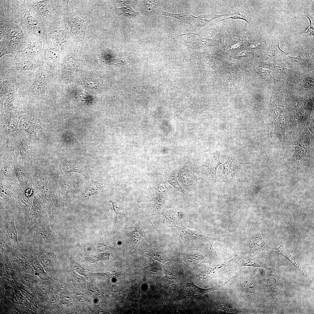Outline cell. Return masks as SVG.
<instances>
[{"label":"cell","mask_w":314,"mask_h":314,"mask_svg":"<svg viewBox=\"0 0 314 314\" xmlns=\"http://www.w3.org/2000/svg\"><path fill=\"white\" fill-rule=\"evenodd\" d=\"M36 160L25 166L28 171L29 183L35 194L41 200L49 216L55 214L59 206L53 180L49 167Z\"/></svg>","instance_id":"obj_1"},{"label":"cell","mask_w":314,"mask_h":314,"mask_svg":"<svg viewBox=\"0 0 314 314\" xmlns=\"http://www.w3.org/2000/svg\"><path fill=\"white\" fill-rule=\"evenodd\" d=\"M27 9L36 19L48 27L54 26L56 19L62 14L65 4L62 1L26 0Z\"/></svg>","instance_id":"obj_2"},{"label":"cell","mask_w":314,"mask_h":314,"mask_svg":"<svg viewBox=\"0 0 314 314\" xmlns=\"http://www.w3.org/2000/svg\"><path fill=\"white\" fill-rule=\"evenodd\" d=\"M163 215L165 218L167 226L176 228L184 242L202 245L211 249L214 241L219 238L205 236L184 226L181 221L179 213L176 209H165Z\"/></svg>","instance_id":"obj_3"},{"label":"cell","mask_w":314,"mask_h":314,"mask_svg":"<svg viewBox=\"0 0 314 314\" xmlns=\"http://www.w3.org/2000/svg\"><path fill=\"white\" fill-rule=\"evenodd\" d=\"M48 214L39 218L36 222L28 228L24 237V243L28 247L36 248L53 243L55 234L49 225Z\"/></svg>","instance_id":"obj_4"},{"label":"cell","mask_w":314,"mask_h":314,"mask_svg":"<svg viewBox=\"0 0 314 314\" xmlns=\"http://www.w3.org/2000/svg\"><path fill=\"white\" fill-rule=\"evenodd\" d=\"M26 0H21L20 24L30 42H43L48 36V27L35 18L27 9Z\"/></svg>","instance_id":"obj_5"},{"label":"cell","mask_w":314,"mask_h":314,"mask_svg":"<svg viewBox=\"0 0 314 314\" xmlns=\"http://www.w3.org/2000/svg\"><path fill=\"white\" fill-rule=\"evenodd\" d=\"M242 256L236 254L231 259L210 265L195 277V280L203 282H207L213 279L222 276L226 273L238 270L241 267Z\"/></svg>","instance_id":"obj_6"},{"label":"cell","mask_w":314,"mask_h":314,"mask_svg":"<svg viewBox=\"0 0 314 314\" xmlns=\"http://www.w3.org/2000/svg\"><path fill=\"white\" fill-rule=\"evenodd\" d=\"M0 40L15 53L27 47L30 42L26 36L19 24L10 22Z\"/></svg>","instance_id":"obj_7"},{"label":"cell","mask_w":314,"mask_h":314,"mask_svg":"<svg viewBox=\"0 0 314 314\" xmlns=\"http://www.w3.org/2000/svg\"><path fill=\"white\" fill-rule=\"evenodd\" d=\"M220 285H215L213 287L203 289L195 285L192 280L188 277L184 276L181 281L177 291L175 298L178 300L184 299H200L205 294L216 290L222 289L231 280Z\"/></svg>","instance_id":"obj_8"},{"label":"cell","mask_w":314,"mask_h":314,"mask_svg":"<svg viewBox=\"0 0 314 314\" xmlns=\"http://www.w3.org/2000/svg\"><path fill=\"white\" fill-rule=\"evenodd\" d=\"M0 203L8 206L13 211H17L21 187L0 174Z\"/></svg>","instance_id":"obj_9"},{"label":"cell","mask_w":314,"mask_h":314,"mask_svg":"<svg viewBox=\"0 0 314 314\" xmlns=\"http://www.w3.org/2000/svg\"><path fill=\"white\" fill-rule=\"evenodd\" d=\"M273 251V249L263 239L257 226L254 225L251 226L247 234L246 243L240 254L244 255L263 251L272 252Z\"/></svg>","instance_id":"obj_10"},{"label":"cell","mask_w":314,"mask_h":314,"mask_svg":"<svg viewBox=\"0 0 314 314\" xmlns=\"http://www.w3.org/2000/svg\"><path fill=\"white\" fill-rule=\"evenodd\" d=\"M20 0L0 1V25L20 23Z\"/></svg>","instance_id":"obj_11"},{"label":"cell","mask_w":314,"mask_h":314,"mask_svg":"<svg viewBox=\"0 0 314 314\" xmlns=\"http://www.w3.org/2000/svg\"><path fill=\"white\" fill-rule=\"evenodd\" d=\"M175 261L182 263L189 268H194L208 263L207 256L197 249H187L176 255Z\"/></svg>","instance_id":"obj_12"},{"label":"cell","mask_w":314,"mask_h":314,"mask_svg":"<svg viewBox=\"0 0 314 314\" xmlns=\"http://www.w3.org/2000/svg\"><path fill=\"white\" fill-rule=\"evenodd\" d=\"M191 53L196 61L199 71L203 74V79L205 80L206 74L210 69L212 68L214 71L216 70V52L214 49H211L204 52L194 50L191 52Z\"/></svg>","instance_id":"obj_13"},{"label":"cell","mask_w":314,"mask_h":314,"mask_svg":"<svg viewBox=\"0 0 314 314\" xmlns=\"http://www.w3.org/2000/svg\"><path fill=\"white\" fill-rule=\"evenodd\" d=\"M62 51L56 48L47 37L43 41L41 58L43 63H46L49 66L50 70L55 72L60 58Z\"/></svg>","instance_id":"obj_14"},{"label":"cell","mask_w":314,"mask_h":314,"mask_svg":"<svg viewBox=\"0 0 314 314\" xmlns=\"http://www.w3.org/2000/svg\"><path fill=\"white\" fill-rule=\"evenodd\" d=\"M13 138L15 145L19 151L24 166L38 159L37 154L29 140L19 134L14 135Z\"/></svg>","instance_id":"obj_15"},{"label":"cell","mask_w":314,"mask_h":314,"mask_svg":"<svg viewBox=\"0 0 314 314\" xmlns=\"http://www.w3.org/2000/svg\"><path fill=\"white\" fill-rule=\"evenodd\" d=\"M150 185L154 196L164 198L175 192L176 190L168 184L165 175L162 173L151 174Z\"/></svg>","instance_id":"obj_16"},{"label":"cell","mask_w":314,"mask_h":314,"mask_svg":"<svg viewBox=\"0 0 314 314\" xmlns=\"http://www.w3.org/2000/svg\"><path fill=\"white\" fill-rule=\"evenodd\" d=\"M21 116L17 111L2 110L1 114V133L6 136L19 129Z\"/></svg>","instance_id":"obj_17"},{"label":"cell","mask_w":314,"mask_h":314,"mask_svg":"<svg viewBox=\"0 0 314 314\" xmlns=\"http://www.w3.org/2000/svg\"><path fill=\"white\" fill-rule=\"evenodd\" d=\"M15 212L10 210L8 215L5 219L0 221V232H2L8 239L10 243V246L18 247L19 245L14 222Z\"/></svg>","instance_id":"obj_18"},{"label":"cell","mask_w":314,"mask_h":314,"mask_svg":"<svg viewBox=\"0 0 314 314\" xmlns=\"http://www.w3.org/2000/svg\"><path fill=\"white\" fill-rule=\"evenodd\" d=\"M150 220L147 218L141 217L136 223L133 226L127 229V233L130 238L129 250L131 252L135 248V245L143 237L144 230L151 225Z\"/></svg>","instance_id":"obj_19"},{"label":"cell","mask_w":314,"mask_h":314,"mask_svg":"<svg viewBox=\"0 0 314 314\" xmlns=\"http://www.w3.org/2000/svg\"><path fill=\"white\" fill-rule=\"evenodd\" d=\"M42 49L43 42H30L27 47L17 54L14 60L19 63L22 60L41 59Z\"/></svg>","instance_id":"obj_20"},{"label":"cell","mask_w":314,"mask_h":314,"mask_svg":"<svg viewBox=\"0 0 314 314\" xmlns=\"http://www.w3.org/2000/svg\"><path fill=\"white\" fill-rule=\"evenodd\" d=\"M220 152V150L214 151L210 157L203 162L201 165L202 172L208 180L212 183L216 182L217 169L219 165L222 164L219 159Z\"/></svg>","instance_id":"obj_21"},{"label":"cell","mask_w":314,"mask_h":314,"mask_svg":"<svg viewBox=\"0 0 314 314\" xmlns=\"http://www.w3.org/2000/svg\"><path fill=\"white\" fill-rule=\"evenodd\" d=\"M250 38L231 34L227 38L221 48L223 52L230 53L239 50L247 49Z\"/></svg>","instance_id":"obj_22"},{"label":"cell","mask_w":314,"mask_h":314,"mask_svg":"<svg viewBox=\"0 0 314 314\" xmlns=\"http://www.w3.org/2000/svg\"><path fill=\"white\" fill-rule=\"evenodd\" d=\"M19 129L25 131L34 137L40 135L43 132L42 124L38 119L29 116L21 118Z\"/></svg>","instance_id":"obj_23"},{"label":"cell","mask_w":314,"mask_h":314,"mask_svg":"<svg viewBox=\"0 0 314 314\" xmlns=\"http://www.w3.org/2000/svg\"><path fill=\"white\" fill-rule=\"evenodd\" d=\"M20 159H17L15 156L14 164V172L16 183L24 191L31 186L28 169L26 167L22 166L20 164Z\"/></svg>","instance_id":"obj_24"},{"label":"cell","mask_w":314,"mask_h":314,"mask_svg":"<svg viewBox=\"0 0 314 314\" xmlns=\"http://www.w3.org/2000/svg\"><path fill=\"white\" fill-rule=\"evenodd\" d=\"M212 308L213 312L217 313L233 314L239 312L233 302L226 297L219 298L213 303Z\"/></svg>","instance_id":"obj_25"},{"label":"cell","mask_w":314,"mask_h":314,"mask_svg":"<svg viewBox=\"0 0 314 314\" xmlns=\"http://www.w3.org/2000/svg\"><path fill=\"white\" fill-rule=\"evenodd\" d=\"M240 71L239 67L236 63L225 62L220 71L224 83L229 84L235 82L239 76Z\"/></svg>","instance_id":"obj_26"},{"label":"cell","mask_w":314,"mask_h":314,"mask_svg":"<svg viewBox=\"0 0 314 314\" xmlns=\"http://www.w3.org/2000/svg\"><path fill=\"white\" fill-rule=\"evenodd\" d=\"M165 264V271L168 283V290L173 296L175 297L178 289V280L175 263L173 261H170Z\"/></svg>","instance_id":"obj_27"},{"label":"cell","mask_w":314,"mask_h":314,"mask_svg":"<svg viewBox=\"0 0 314 314\" xmlns=\"http://www.w3.org/2000/svg\"><path fill=\"white\" fill-rule=\"evenodd\" d=\"M48 214L41 199L36 195L33 197L32 206L28 217L30 224L34 225L38 219Z\"/></svg>","instance_id":"obj_28"},{"label":"cell","mask_w":314,"mask_h":314,"mask_svg":"<svg viewBox=\"0 0 314 314\" xmlns=\"http://www.w3.org/2000/svg\"><path fill=\"white\" fill-rule=\"evenodd\" d=\"M163 199L159 196H154L144 207V213L149 216L163 215L166 209L165 202Z\"/></svg>","instance_id":"obj_29"},{"label":"cell","mask_w":314,"mask_h":314,"mask_svg":"<svg viewBox=\"0 0 314 314\" xmlns=\"http://www.w3.org/2000/svg\"><path fill=\"white\" fill-rule=\"evenodd\" d=\"M192 33L199 36V38L195 42L188 44H185L181 42L189 51L210 47L218 46L222 43L220 38L218 36H216L213 38L209 39L202 38L198 34Z\"/></svg>","instance_id":"obj_30"},{"label":"cell","mask_w":314,"mask_h":314,"mask_svg":"<svg viewBox=\"0 0 314 314\" xmlns=\"http://www.w3.org/2000/svg\"><path fill=\"white\" fill-rule=\"evenodd\" d=\"M258 253L254 254L253 256H246L242 255L241 267L249 266L253 267L267 268L270 264L267 259L265 257Z\"/></svg>","instance_id":"obj_31"},{"label":"cell","mask_w":314,"mask_h":314,"mask_svg":"<svg viewBox=\"0 0 314 314\" xmlns=\"http://www.w3.org/2000/svg\"><path fill=\"white\" fill-rule=\"evenodd\" d=\"M15 63V65L9 67V71L20 73L27 70H37L39 67L43 66V65L41 59L37 60H22Z\"/></svg>","instance_id":"obj_32"},{"label":"cell","mask_w":314,"mask_h":314,"mask_svg":"<svg viewBox=\"0 0 314 314\" xmlns=\"http://www.w3.org/2000/svg\"><path fill=\"white\" fill-rule=\"evenodd\" d=\"M239 170V167L236 161L230 157L223 165L222 174L228 181L235 180Z\"/></svg>","instance_id":"obj_33"},{"label":"cell","mask_w":314,"mask_h":314,"mask_svg":"<svg viewBox=\"0 0 314 314\" xmlns=\"http://www.w3.org/2000/svg\"><path fill=\"white\" fill-rule=\"evenodd\" d=\"M67 20L70 26L71 31L74 34L79 36L85 35L86 29L89 22L81 19L76 16L72 19L68 18Z\"/></svg>","instance_id":"obj_34"},{"label":"cell","mask_w":314,"mask_h":314,"mask_svg":"<svg viewBox=\"0 0 314 314\" xmlns=\"http://www.w3.org/2000/svg\"><path fill=\"white\" fill-rule=\"evenodd\" d=\"M178 176L179 181L186 190H189L193 188L195 183V176L188 167L184 166L181 169Z\"/></svg>","instance_id":"obj_35"},{"label":"cell","mask_w":314,"mask_h":314,"mask_svg":"<svg viewBox=\"0 0 314 314\" xmlns=\"http://www.w3.org/2000/svg\"><path fill=\"white\" fill-rule=\"evenodd\" d=\"M277 275L276 271L273 270L270 273L268 276L267 284L273 303L277 301L279 293V285Z\"/></svg>","instance_id":"obj_36"},{"label":"cell","mask_w":314,"mask_h":314,"mask_svg":"<svg viewBox=\"0 0 314 314\" xmlns=\"http://www.w3.org/2000/svg\"><path fill=\"white\" fill-rule=\"evenodd\" d=\"M274 250L278 254L286 258L296 267L301 275H304L306 272L305 269L293 253L285 248L282 245L275 248Z\"/></svg>","instance_id":"obj_37"},{"label":"cell","mask_w":314,"mask_h":314,"mask_svg":"<svg viewBox=\"0 0 314 314\" xmlns=\"http://www.w3.org/2000/svg\"><path fill=\"white\" fill-rule=\"evenodd\" d=\"M141 58L137 55L112 59L105 60L103 62L113 66H127L133 65L139 61Z\"/></svg>","instance_id":"obj_38"},{"label":"cell","mask_w":314,"mask_h":314,"mask_svg":"<svg viewBox=\"0 0 314 314\" xmlns=\"http://www.w3.org/2000/svg\"><path fill=\"white\" fill-rule=\"evenodd\" d=\"M3 97L2 110L17 111L18 94L17 91L8 93Z\"/></svg>","instance_id":"obj_39"},{"label":"cell","mask_w":314,"mask_h":314,"mask_svg":"<svg viewBox=\"0 0 314 314\" xmlns=\"http://www.w3.org/2000/svg\"><path fill=\"white\" fill-rule=\"evenodd\" d=\"M272 43L270 47L267 51V54L271 58L275 59L280 56L288 54L282 51L279 46V37L276 30L272 34Z\"/></svg>","instance_id":"obj_40"},{"label":"cell","mask_w":314,"mask_h":314,"mask_svg":"<svg viewBox=\"0 0 314 314\" xmlns=\"http://www.w3.org/2000/svg\"><path fill=\"white\" fill-rule=\"evenodd\" d=\"M160 12L161 15L173 17L183 23L190 25L192 27L195 26L197 17L189 12H185L181 13H172L165 12L162 9Z\"/></svg>","instance_id":"obj_41"},{"label":"cell","mask_w":314,"mask_h":314,"mask_svg":"<svg viewBox=\"0 0 314 314\" xmlns=\"http://www.w3.org/2000/svg\"><path fill=\"white\" fill-rule=\"evenodd\" d=\"M231 13V11H230L227 13L221 14L211 13L200 15L197 17L195 26L197 29L199 30L215 19L222 17L229 16Z\"/></svg>","instance_id":"obj_42"},{"label":"cell","mask_w":314,"mask_h":314,"mask_svg":"<svg viewBox=\"0 0 314 314\" xmlns=\"http://www.w3.org/2000/svg\"><path fill=\"white\" fill-rule=\"evenodd\" d=\"M49 83L34 80L33 83L24 92L25 94L33 97H38L45 93Z\"/></svg>","instance_id":"obj_43"},{"label":"cell","mask_w":314,"mask_h":314,"mask_svg":"<svg viewBox=\"0 0 314 314\" xmlns=\"http://www.w3.org/2000/svg\"><path fill=\"white\" fill-rule=\"evenodd\" d=\"M33 198V197H29L26 195L23 190L19 196L17 211L22 212L28 218L32 206Z\"/></svg>","instance_id":"obj_44"},{"label":"cell","mask_w":314,"mask_h":314,"mask_svg":"<svg viewBox=\"0 0 314 314\" xmlns=\"http://www.w3.org/2000/svg\"><path fill=\"white\" fill-rule=\"evenodd\" d=\"M257 284L255 278L251 276L245 281L243 287V295L247 301H249L254 296L256 292Z\"/></svg>","instance_id":"obj_45"},{"label":"cell","mask_w":314,"mask_h":314,"mask_svg":"<svg viewBox=\"0 0 314 314\" xmlns=\"http://www.w3.org/2000/svg\"><path fill=\"white\" fill-rule=\"evenodd\" d=\"M229 16V17L221 20L217 22L231 18L233 19H242L245 21L248 24L249 29L250 28L252 25V22L251 15L246 10L243 9L238 8L234 9Z\"/></svg>","instance_id":"obj_46"},{"label":"cell","mask_w":314,"mask_h":314,"mask_svg":"<svg viewBox=\"0 0 314 314\" xmlns=\"http://www.w3.org/2000/svg\"><path fill=\"white\" fill-rule=\"evenodd\" d=\"M54 75V74L53 72L46 69L42 66L36 70L35 80L49 83L50 81Z\"/></svg>","instance_id":"obj_47"},{"label":"cell","mask_w":314,"mask_h":314,"mask_svg":"<svg viewBox=\"0 0 314 314\" xmlns=\"http://www.w3.org/2000/svg\"><path fill=\"white\" fill-rule=\"evenodd\" d=\"M103 188V185L99 181H92L87 186L83 197L82 202L90 198L95 195L101 189Z\"/></svg>","instance_id":"obj_48"},{"label":"cell","mask_w":314,"mask_h":314,"mask_svg":"<svg viewBox=\"0 0 314 314\" xmlns=\"http://www.w3.org/2000/svg\"><path fill=\"white\" fill-rule=\"evenodd\" d=\"M19 86L16 84H10L7 81H0V97H3L6 94L17 91Z\"/></svg>","instance_id":"obj_49"},{"label":"cell","mask_w":314,"mask_h":314,"mask_svg":"<svg viewBox=\"0 0 314 314\" xmlns=\"http://www.w3.org/2000/svg\"><path fill=\"white\" fill-rule=\"evenodd\" d=\"M165 176L167 181L174 188L181 192L185 193L184 190L180 185L177 180L178 176L176 172H173L167 173Z\"/></svg>","instance_id":"obj_50"},{"label":"cell","mask_w":314,"mask_h":314,"mask_svg":"<svg viewBox=\"0 0 314 314\" xmlns=\"http://www.w3.org/2000/svg\"><path fill=\"white\" fill-rule=\"evenodd\" d=\"M254 55L252 51L245 49L230 53L228 58L230 60H233L245 57H253Z\"/></svg>","instance_id":"obj_51"},{"label":"cell","mask_w":314,"mask_h":314,"mask_svg":"<svg viewBox=\"0 0 314 314\" xmlns=\"http://www.w3.org/2000/svg\"><path fill=\"white\" fill-rule=\"evenodd\" d=\"M61 167L64 173L66 174H68L72 172L81 173L74 163L66 160L61 162Z\"/></svg>","instance_id":"obj_52"},{"label":"cell","mask_w":314,"mask_h":314,"mask_svg":"<svg viewBox=\"0 0 314 314\" xmlns=\"http://www.w3.org/2000/svg\"><path fill=\"white\" fill-rule=\"evenodd\" d=\"M61 193L63 197L67 199L69 195V185L65 175H63L60 178Z\"/></svg>","instance_id":"obj_53"},{"label":"cell","mask_w":314,"mask_h":314,"mask_svg":"<svg viewBox=\"0 0 314 314\" xmlns=\"http://www.w3.org/2000/svg\"><path fill=\"white\" fill-rule=\"evenodd\" d=\"M121 14L131 18H136L140 16L139 13L129 6L122 7L118 9Z\"/></svg>","instance_id":"obj_54"},{"label":"cell","mask_w":314,"mask_h":314,"mask_svg":"<svg viewBox=\"0 0 314 314\" xmlns=\"http://www.w3.org/2000/svg\"><path fill=\"white\" fill-rule=\"evenodd\" d=\"M313 58V56L311 55L309 52H306L304 51L301 53L296 58H291L295 61H298L301 63V61H308L311 62Z\"/></svg>","instance_id":"obj_55"},{"label":"cell","mask_w":314,"mask_h":314,"mask_svg":"<svg viewBox=\"0 0 314 314\" xmlns=\"http://www.w3.org/2000/svg\"><path fill=\"white\" fill-rule=\"evenodd\" d=\"M266 44V40H262L254 42L249 43L247 46V49L252 51L258 50L264 45Z\"/></svg>","instance_id":"obj_56"},{"label":"cell","mask_w":314,"mask_h":314,"mask_svg":"<svg viewBox=\"0 0 314 314\" xmlns=\"http://www.w3.org/2000/svg\"><path fill=\"white\" fill-rule=\"evenodd\" d=\"M112 204L113 208L116 215V220H118V219H121V216H123L124 213L123 209L120 204L118 203L115 201H110Z\"/></svg>","instance_id":"obj_57"},{"label":"cell","mask_w":314,"mask_h":314,"mask_svg":"<svg viewBox=\"0 0 314 314\" xmlns=\"http://www.w3.org/2000/svg\"><path fill=\"white\" fill-rule=\"evenodd\" d=\"M8 246H10V243L5 235L0 232V252L2 254L4 251Z\"/></svg>","instance_id":"obj_58"},{"label":"cell","mask_w":314,"mask_h":314,"mask_svg":"<svg viewBox=\"0 0 314 314\" xmlns=\"http://www.w3.org/2000/svg\"><path fill=\"white\" fill-rule=\"evenodd\" d=\"M304 15L308 19L310 22V24L309 27L306 31L301 32V33H306L309 36H313L314 34V26H313V25H314V23H313L311 21L310 14L308 10L307 12H304Z\"/></svg>","instance_id":"obj_59"},{"label":"cell","mask_w":314,"mask_h":314,"mask_svg":"<svg viewBox=\"0 0 314 314\" xmlns=\"http://www.w3.org/2000/svg\"><path fill=\"white\" fill-rule=\"evenodd\" d=\"M8 53L15 54V53L12 50L8 49L4 42L2 40L0 41V58Z\"/></svg>","instance_id":"obj_60"},{"label":"cell","mask_w":314,"mask_h":314,"mask_svg":"<svg viewBox=\"0 0 314 314\" xmlns=\"http://www.w3.org/2000/svg\"><path fill=\"white\" fill-rule=\"evenodd\" d=\"M73 267L74 270L76 272H80L83 271V266L78 264L75 263L74 264Z\"/></svg>","instance_id":"obj_61"}]
</instances>
